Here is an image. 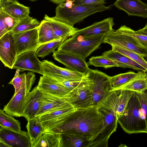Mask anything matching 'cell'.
<instances>
[{
  "mask_svg": "<svg viewBox=\"0 0 147 147\" xmlns=\"http://www.w3.org/2000/svg\"><path fill=\"white\" fill-rule=\"evenodd\" d=\"M103 128L102 114L97 106H91L66 113L61 123L50 131L77 135L92 142L102 132Z\"/></svg>",
  "mask_w": 147,
  "mask_h": 147,
  "instance_id": "obj_1",
  "label": "cell"
},
{
  "mask_svg": "<svg viewBox=\"0 0 147 147\" xmlns=\"http://www.w3.org/2000/svg\"><path fill=\"white\" fill-rule=\"evenodd\" d=\"M118 122L123 130L129 134L147 133L145 117L140 100L136 92L129 100Z\"/></svg>",
  "mask_w": 147,
  "mask_h": 147,
  "instance_id": "obj_2",
  "label": "cell"
},
{
  "mask_svg": "<svg viewBox=\"0 0 147 147\" xmlns=\"http://www.w3.org/2000/svg\"><path fill=\"white\" fill-rule=\"evenodd\" d=\"M105 35L84 36L75 34L63 42L57 51L73 54L84 59L99 49Z\"/></svg>",
  "mask_w": 147,
  "mask_h": 147,
  "instance_id": "obj_3",
  "label": "cell"
},
{
  "mask_svg": "<svg viewBox=\"0 0 147 147\" xmlns=\"http://www.w3.org/2000/svg\"><path fill=\"white\" fill-rule=\"evenodd\" d=\"M111 6L106 7L101 4L86 5L74 3L72 7L68 8L62 3L56 8L55 15L54 17L74 26L90 15L110 9Z\"/></svg>",
  "mask_w": 147,
  "mask_h": 147,
  "instance_id": "obj_4",
  "label": "cell"
},
{
  "mask_svg": "<svg viewBox=\"0 0 147 147\" xmlns=\"http://www.w3.org/2000/svg\"><path fill=\"white\" fill-rule=\"evenodd\" d=\"M91 95L92 106H98L107 97L112 90L110 77L97 69L89 68L86 76Z\"/></svg>",
  "mask_w": 147,
  "mask_h": 147,
  "instance_id": "obj_5",
  "label": "cell"
},
{
  "mask_svg": "<svg viewBox=\"0 0 147 147\" xmlns=\"http://www.w3.org/2000/svg\"><path fill=\"white\" fill-rule=\"evenodd\" d=\"M35 80L34 72L27 73L19 90L14 93L8 103L4 106L3 110L5 113L13 117L23 116L25 100Z\"/></svg>",
  "mask_w": 147,
  "mask_h": 147,
  "instance_id": "obj_6",
  "label": "cell"
},
{
  "mask_svg": "<svg viewBox=\"0 0 147 147\" xmlns=\"http://www.w3.org/2000/svg\"><path fill=\"white\" fill-rule=\"evenodd\" d=\"M103 43L116 45L147 57V49L134 37L121 33L117 30L105 35Z\"/></svg>",
  "mask_w": 147,
  "mask_h": 147,
  "instance_id": "obj_7",
  "label": "cell"
},
{
  "mask_svg": "<svg viewBox=\"0 0 147 147\" xmlns=\"http://www.w3.org/2000/svg\"><path fill=\"white\" fill-rule=\"evenodd\" d=\"M97 107L98 111L103 115V128L102 132L92 142L90 147H107L110 136L116 131L118 117L115 112Z\"/></svg>",
  "mask_w": 147,
  "mask_h": 147,
  "instance_id": "obj_8",
  "label": "cell"
},
{
  "mask_svg": "<svg viewBox=\"0 0 147 147\" xmlns=\"http://www.w3.org/2000/svg\"><path fill=\"white\" fill-rule=\"evenodd\" d=\"M135 92L123 89L112 90L98 106L115 112L118 118L122 113L129 100Z\"/></svg>",
  "mask_w": 147,
  "mask_h": 147,
  "instance_id": "obj_9",
  "label": "cell"
},
{
  "mask_svg": "<svg viewBox=\"0 0 147 147\" xmlns=\"http://www.w3.org/2000/svg\"><path fill=\"white\" fill-rule=\"evenodd\" d=\"M54 59L71 70L86 76L89 68L85 59L75 55L55 50L53 53Z\"/></svg>",
  "mask_w": 147,
  "mask_h": 147,
  "instance_id": "obj_10",
  "label": "cell"
},
{
  "mask_svg": "<svg viewBox=\"0 0 147 147\" xmlns=\"http://www.w3.org/2000/svg\"><path fill=\"white\" fill-rule=\"evenodd\" d=\"M17 56L27 51L36 50L39 46L38 28L13 34Z\"/></svg>",
  "mask_w": 147,
  "mask_h": 147,
  "instance_id": "obj_11",
  "label": "cell"
},
{
  "mask_svg": "<svg viewBox=\"0 0 147 147\" xmlns=\"http://www.w3.org/2000/svg\"><path fill=\"white\" fill-rule=\"evenodd\" d=\"M70 94L69 102L75 109L86 108L92 106L91 95L86 76Z\"/></svg>",
  "mask_w": 147,
  "mask_h": 147,
  "instance_id": "obj_12",
  "label": "cell"
},
{
  "mask_svg": "<svg viewBox=\"0 0 147 147\" xmlns=\"http://www.w3.org/2000/svg\"><path fill=\"white\" fill-rule=\"evenodd\" d=\"M17 56L13 33L9 31L0 38V59L5 66L13 69Z\"/></svg>",
  "mask_w": 147,
  "mask_h": 147,
  "instance_id": "obj_13",
  "label": "cell"
},
{
  "mask_svg": "<svg viewBox=\"0 0 147 147\" xmlns=\"http://www.w3.org/2000/svg\"><path fill=\"white\" fill-rule=\"evenodd\" d=\"M41 92L40 107L36 117L71 105L69 102L70 97L59 96Z\"/></svg>",
  "mask_w": 147,
  "mask_h": 147,
  "instance_id": "obj_14",
  "label": "cell"
},
{
  "mask_svg": "<svg viewBox=\"0 0 147 147\" xmlns=\"http://www.w3.org/2000/svg\"><path fill=\"white\" fill-rule=\"evenodd\" d=\"M0 140L9 147H32L27 132L17 131L1 126Z\"/></svg>",
  "mask_w": 147,
  "mask_h": 147,
  "instance_id": "obj_15",
  "label": "cell"
},
{
  "mask_svg": "<svg viewBox=\"0 0 147 147\" xmlns=\"http://www.w3.org/2000/svg\"><path fill=\"white\" fill-rule=\"evenodd\" d=\"M37 57L36 50L23 52L17 56L13 69L21 71H30L43 75L41 61Z\"/></svg>",
  "mask_w": 147,
  "mask_h": 147,
  "instance_id": "obj_16",
  "label": "cell"
},
{
  "mask_svg": "<svg viewBox=\"0 0 147 147\" xmlns=\"http://www.w3.org/2000/svg\"><path fill=\"white\" fill-rule=\"evenodd\" d=\"M43 75L50 77L58 76L72 81H81L84 76L69 69L59 67L52 61L45 60L41 61Z\"/></svg>",
  "mask_w": 147,
  "mask_h": 147,
  "instance_id": "obj_17",
  "label": "cell"
},
{
  "mask_svg": "<svg viewBox=\"0 0 147 147\" xmlns=\"http://www.w3.org/2000/svg\"><path fill=\"white\" fill-rule=\"evenodd\" d=\"M113 5L129 16L147 18V4L141 0H117Z\"/></svg>",
  "mask_w": 147,
  "mask_h": 147,
  "instance_id": "obj_18",
  "label": "cell"
},
{
  "mask_svg": "<svg viewBox=\"0 0 147 147\" xmlns=\"http://www.w3.org/2000/svg\"><path fill=\"white\" fill-rule=\"evenodd\" d=\"M114 25L113 18L109 17L101 21L95 22L86 27L78 29L75 34L84 36L105 35L114 30L113 27Z\"/></svg>",
  "mask_w": 147,
  "mask_h": 147,
  "instance_id": "obj_19",
  "label": "cell"
},
{
  "mask_svg": "<svg viewBox=\"0 0 147 147\" xmlns=\"http://www.w3.org/2000/svg\"><path fill=\"white\" fill-rule=\"evenodd\" d=\"M41 92L37 86L30 92L24 104L23 117L27 121L35 118L40 107Z\"/></svg>",
  "mask_w": 147,
  "mask_h": 147,
  "instance_id": "obj_20",
  "label": "cell"
},
{
  "mask_svg": "<svg viewBox=\"0 0 147 147\" xmlns=\"http://www.w3.org/2000/svg\"><path fill=\"white\" fill-rule=\"evenodd\" d=\"M37 86L41 91L53 95L70 97V91L60 85L53 78L45 75L40 77Z\"/></svg>",
  "mask_w": 147,
  "mask_h": 147,
  "instance_id": "obj_21",
  "label": "cell"
},
{
  "mask_svg": "<svg viewBox=\"0 0 147 147\" xmlns=\"http://www.w3.org/2000/svg\"><path fill=\"white\" fill-rule=\"evenodd\" d=\"M44 19L50 23L53 30L55 40L65 36L70 37L74 34L79 29L62 21L58 20L54 17H50L45 14Z\"/></svg>",
  "mask_w": 147,
  "mask_h": 147,
  "instance_id": "obj_22",
  "label": "cell"
},
{
  "mask_svg": "<svg viewBox=\"0 0 147 147\" xmlns=\"http://www.w3.org/2000/svg\"><path fill=\"white\" fill-rule=\"evenodd\" d=\"M30 8L20 3L17 0L9 2L0 7V9L18 21L29 16Z\"/></svg>",
  "mask_w": 147,
  "mask_h": 147,
  "instance_id": "obj_23",
  "label": "cell"
},
{
  "mask_svg": "<svg viewBox=\"0 0 147 147\" xmlns=\"http://www.w3.org/2000/svg\"><path fill=\"white\" fill-rule=\"evenodd\" d=\"M102 55H105L116 62L119 67L131 68L144 72L147 70L144 67L126 56L112 49L104 52Z\"/></svg>",
  "mask_w": 147,
  "mask_h": 147,
  "instance_id": "obj_24",
  "label": "cell"
},
{
  "mask_svg": "<svg viewBox=\"0 0 147 147\" xmlns=\"http://www.w3.org/2000/svg\"><path fill=\"white\" fill-rule=\"evenodd\" d=\"M62 147L61 134L54 131L44 132L32 147Z\"/></svg>",
  "mask_w": 147,
  "mask_h": 147,
  "instance_id": "obj_25",
  "label": "cell"
},
{
  "mask_svg": "<svg viewBox=\"0 0 147 147\" xmlns=\"http://www.w3.org/2000/svg\"><path fill=\"white\" fill-rule=\"evenodd\" d=\"M62 147H90L92 142L80 136L61 133Z\"/></svg>",
  "mask_w": 147,
  "mask_h": 147,
  "instance_id": "obj_26",
  "label": "cell"
},
{
  "mask_svg": "<svg viewBox=\"0 0 147 147\" xmlns=\"http://www.w3.org/2000/svg\"><path fill=\"white\" fill-rule=\"evenodd\" d=\"M138 72V74L134 78L117 89H123L138 93H141L147 90V74L141 71Z\"/></svg>",
  "mask_w": 147,
  "mask_h": 147,
  "instance_id": "obj_27",
  "label": "cell"
},
{
  "mask_svg": "<svg viewBox=\"0 0 147 147\" xmlns=\"http://www.w3.org/2000/svg\"><path fill=\"white\" fill-rule=\"evenodd\" d=\"M31 146L45 132V129L38 117L28 120L26 125Z\"/></svg>",
  "mask_w": 147,
  "mask_h": 147,
  "instance_id": "obj_28",
  "label": "cell"
},
{
  "mask_svg": "<svg viewBox=\"0 0 147 147\" xmlns=\"http://www.w3.org/2000/svg\"><path fill=\"white\" fill-rule=\"evenodd\" d=\"M40 22L38 28L39 45L55 40L53 30L49 22L44 19Z\"/></svg>",
  "mask_w": 147,
  "mask_h": 147,
  "instance_id": "obj_29",
  "label": "cell"
},
{
  "mask_svg": "<svg viewBox=\"0 0 147 147\" xmlns=\"http://www.w3.org/2000/svg\"><path fill=\"white\" fill-rule=\"evenodd\" d=\"M70 36H67L61 38L39 45L36 50L37 57L43 58L49 55L58 48L59 46Z\"/></svg>",
  "mask_w": 147,
  "mask_h": 147,
  "instance_id": "obj_30",
  "label": "cell"
},
{
  "mask_svg": "<svg viewBox=\"0 0 147 147\" xmlns=\"http://www.w3.org/2000/svg\"><path fill=\"white\" fill-rule=\"evenodd\" d=\"M138 73V71L136 73L129 71L111 77L110 81L112 88V90L118 89L127 84L136 77Z\"/></svg>",
  "mask_w": 147,
  "mask_h": 147,
  "instance_id": "obj_31",
  "label": "cell"
},
{
  "mask_svg": "<svg viewBox=\"0 0 147 147\" xmlns=\"http://www.w3.org/2000/svg\"><path fill=\"white\" fill-rule=\"evenodd\" d=\"M36 18L28 16L20 21L12 30L13 34L38 28L40 24Z\"/></svg>",
  "mask_w": 147,
  "mask_h": 147,
  "instance_id": "obj_32",
  "label": "cell"
},
{
  "mask_svg": "<svg viewBox=\"0 0 147 147\" xmlns=\"http://www.w3.org/2000/svg\"><path fill=\"white\" fill-rule=\"evenodd\" d=\"M88 65H93L95 67H102L107 69L113 67H119L115 61L106 55L92 57L87 63Z\"/></svg>",
  "mask_w": 147,
  "mask_h": 147,
  "instance_id": "obj_33",
  "label": "cell"
},
{
  "mask_svg": "<svg viewBox=\"0 0 147 147\" xmlns=\"http://www.w3.org/2000/svg\"><path fill=\"white\" fill-rule=\"evenodd\" d=\"M5 112L3 110L0 109V126L16 131H22L19 121Z\"/></svg>",
  "mask_w": 147,
  "mask_h": 147,
  "instance_id": "obj_34",
  "label": "cell"
},
{
  "mask_svg": "<svg viewBox=\"0 0 147 147\" xmlns=\"http://www.w3.org/2000/svg\"><path fill=\"white\" fill-rule=\"evenodd\" d=\"M112 49L126 56L147 70V61L141 55L135 52L116 45H112Z\"/></svg>",
  "mask_w": 147,
  "mask_h": 147,
  "instance_id": "obj_35",
  "label": "cell"
},
{
  "mask_svg": "<svg viewBox=\"0 0 147 147\" xmlns=\"http://www.w3.org/2000/svg\"><path fill=\"white\" fill-rule=\"evenodd\" d=\"M76 109L72 105L58 109L38 117L41 122L57 118L64 114Z\"/></svg>",
  "mask_w": 147,
  "mask_h": 147,
  "instance_id": "obj_36",
  "label": "cell"
},
{
  "mask_svg": "<svg viewBox=\"0 0 147 147\" xmlns=\"http://www.w3.org/2000/svg\"><path fill=\"white\" fill-rule=\"evenodd\" d=\"M123 34L134 37L147 49V36L136 33L130 28L123 25L117 30Z\"/></svg>",
  "mask_w": 147,
  "mask_h": 147,
  "instance_id": "obj_37",
  "label": "cell"
},
{
  "mask_svg": "<svg viewBox=\"0 0 147 147\" xmlns=\"http://www.w3.org/2000/svg\"><path fill=\"white\" fill-rule=\"evenodd\" d=\"M50 77L56 80L60 85L69 90L70 92L77 87L81 80L72 81L58 76Z\"/></svg>",
  "mask_w": 147,
  "mask_h": 147,
  "instance_id": "obj_38",
  "label": "cell"
},
{
  "mask_svg": "<svg viewBox=\"0 0 147 147\" xmlns=\"http://www.w3.org/2000/svg\"><path fill=\"white\" fill-rule=\"evenodd\" d=\"M0 13L2 15L7 28L8 32L11 31L17 25L19 21L10 16L0 9Z\"/></svg>",
  "mask_w": 147,
  "mask_h": 147,
  "instance_id": "obj_39",
  "label": "cell"
},
{
  "mask_svg": "<svg viewBox=\"0 0 147 147\" xmlns=\"http://www.w3.org/2000/svg\"><path fill=\"white\" fill-rule=\"evenodd\" d=\"M26 74V73L18 74L16 73L13 78L8 83L12 85L15 88L14 93L17 92L20 89L22 83L24 79Z\"/></svg>",
  "mask_w": 147,
  "mask_h": 147,
  "instance_id": "obj_40",
  "label": "cell"
},
{
  "mask_svg": "<svg viewBox=\"0 0 147 147\" xmlns=\"http://www.w3.org/2000/svg\"><path fill=\"white\" fill-rule=\"evenodd\" d=\"M136 92L140 100L144 114L147 127V90L141 93Z\"/></svg>",
  "mask_w": 147,
  "mask_h": 147,
  "instance_id": "obj_41",
  "label": "cell"
},
{
  "mask_svg": "<svg viewBox=\"0 0 147 147\" xmlns=\"http://www.w3.org/2000/svg\"><path fill=\"white\" fill-rule=\"evenodd\" d=\"M76 4L92 5L97 4H103L106 3V0H71Z\"/></svg>",
  "mask_w": 147,
  "mask_h": 147,
  "instance_id": "obj_42",
  "label": "cell"
},
{
  "mask_svg": "<svg viewBox=\"0 0 147 147\" xmlns=\"http://www.w3.org/2000/svg\"><path fill=\"white\" fill-rule=\"evenodd\" d=\"M7 32V27L2 15L0 13V38Z\"/></svg>",
  "mask_w": 147,
  "mask_h": 147,
  "instance_id": "obj_43",
  "label": "cell"
},
{
  "mask_svg": "<svg viewBox=\"0 0 147 147\" xmlns=\"http://www.w3.org/2000/svg\"><path fill=\"white\" fill-rule=\"evenodd\" d=\"M135 32L138 34L147 36V28L144 27L142 28L135 31Z\"/></svg>",
  "mask_w": 147,
  "mask_h": 147,
  "instance_id": "obj_44",
  "label": "cell"
},
{
  "mask_svg": "<svg viewBox=\"0 0 147 147\" xmlns=\"http://www.w3.org/2000/svg\"><path fill=\"white\" fill-rule=\"evenodd\" d=\"M16 1L17 0H0V7L4 5L9 2Z\"/></svg>",
  "mask_w": 147,
  "mask_h": 147,
  "instance_id": "obj_45",
  "label": "cell"
},
{
  "mask_svg": "<svg viewBox=\"0 0 147 147\" xmlns=\"http://www.w3.org/2000/svg\"><path fill=\"white\" fill-rule=\"evenodd\" d=\"M53 3L59 5L65 2L66 0H49Z\"/></svg>",
  "mask_w": 147,
  "mask_h": 147,
  "instance_id": "obj_46",
  "label": "cell"
},
{
  "mask_svg": "<svg viewBox=\"0 0 147 147\" xmlns=\"http://www.w3.org/2000/svg\"><path fill=\"white\" fill-rule=\"evenodd\" d=\"M9 147V146L5 143L3 141L0 140V147Z\"/></svg>",
  "mask_w": 147,
  "mask_h": 147,
  "instance_id": "obj_47",
  "label": "cell"
},
{
  "mask_svg": "<svg viewBox=\"0 0 147 147\" xmlns=\"http://www.w3.org/2000/svg\"><path fill=\"white\" fill-rule=\"evenodd\" d=\"M145 28H147V22H146V23L145 26L144 27Z\"/></svg>",
  "mask_w": 147,
  "mask_h": 147,
  "instance_id": "obj_48",
  "label": "cell"
},
{
  "mask_svg": "<svg viewBox=\"0 0 147 147\" xmlns=\"http://www.w3.org/2000/svg\"><path fill=\"white\" fill-rule=\"evenodd\" d=\"M30 1L33 2L37 1V0H29Z\"/></svg>",
  "mask_w": 147,
  "mask_h": 147,
  "instance_id": "obj_49",
  "label": "cell"
}]
</instances>
